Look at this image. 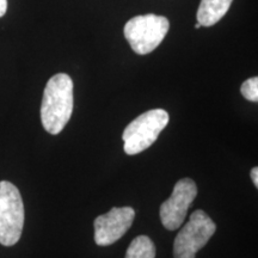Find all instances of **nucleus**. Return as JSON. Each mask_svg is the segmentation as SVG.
I'll return each mask as SVG.
<instances>
[{"label": "nucleus", "mask_w": 258, "mask_h": 258, "mask_svg": "<svg viewBox=\"0 0 258 258\" xmlns=\"http://www.w3.org/2000/svg\"><path fill=\"white\" fill-rule=\"evenodd\" d=\"M73 112V82L66 73L48 80L41 104V121L51 135H57L69 123Z\"/></svg>", "instance_id": "obj_1"}, {"label": "nucleus", "mask_w": 258, "mask_h": 258, "mask_svg": "<svg viewBox=\"0 0 258 258\" xmlns=\"http://www.w3.org/2000/svg\"><path fill=\"white\" fill-rule=\"evenodd\" d=\"M169 120L170 116L164 109H153L138 116L122 134L124 152L128 156H135L152 146Z\"/></svg>", "instance_id": "obj_2"}, {"label": "nucleus", "mask_w": 258, "mask_h": 258, "mask_svg": "<svg viewBox=\"0 0 258 258\" xmlns=\"http://www.w3.org/2000/svg\"><path fill=\"white\" fill-rule=\"evenodd\" d=\"M169 28L167 18L148 14L129 19L124 25L123 32L132 49L139 55H146L163 42Z\"/></svg>", "instance_id": "obj_3"}, {"label": "nucleus", "mask_w": 258, "mask_h": 258, "mask_svg": "<svg viewBox=\"0 0 258 258\" xmlns=\"http://www.w3.org/2000/svg\"><path fill=\"white\" fill-rule=\"evenodd\" d=\"M24 226V205L17 186L0 182V244L12 246L21 239Z\"/></svg>", "instance_id": "obj_4"}, {"label": "nucleus", "mask_w": 258, "mask_h": 258, "mask_svg": "<svg viewBox=\"0 0 258 258\" xmlns=\"http://www.w3.org/2000/svg\"><path fill=\"white\" fill-rule=\"evenodd\" d=\"M217 231V225L206 212L198 209L177 234L173 244L175 258H195Z\"/></svg>", "instance_id": "obj_5"}, {"label": "nucleus", "mask_w": 258, "mask_h": 258, "mask_svg": "<svg viewBox=\"0 0 258 258\" xmlns=\"http://www.w3.org/2000/svg\"><path fill=\"white\" fill-rule=\"evenodd\" d=\"M196 196L198 186L192 179L183 178L176 183L170 198L160 206V220L166 230H178L184 222L188 209Z\"/></svg>", "instance_id": "obj_6"}, {"label": "nucleus", "mask_w": 258, "mask_h": 258, "mask_svg": "<svg viewBox=\"0 0 258 258\" xmlns=\"http://www.w3.org/2000/svg\"><path fill=\"white\" fill-rule=\"evenodd\" d=\"M135 218V211L131 207L111 208L105 214L96 218L95 241L99 246H108L121 239L131 228Z\"/></svg>", "instance_id": "obj_7"}, {"label": "nucleus", "mask_w": 258, "mask_h": 258, "mask_svg": "<svg viewBox=\"0 0 258 258\" xmlns=\"http://www.w3.org/2000/svg\"><path fill=\"white\" fill-rule=\"evenodd\" d=\"M233 0H201L199 6L198 23L201 27H212L217 24L227 14Z\"/></svg>", "instance_id": "obj_8"}, {"label": "nucleus", "mask_w": 258, "mask_h": 258, "mask_svg": "<svg viewBox=\"0 0 258 258\" xmlns=\"http://www.w3.org/2000/svg\"><path fill=\"white\" fill-rule=\"evenodd\" d=\"M156 245L146 235H139L132 241L125 258H156Z\"/></svg>", "instance_id": "obj_9"}, {"label": "nucleus", "mask_w": 258, "mask_h": 258, "mask_svg": "<svg viewBox=\"0 0 258 258\" xmlns=\"http://www.w3.org/2000/svg\"><path fill=\"white\" fill-rule=\"evenodd\" d=\"M241 95L250 102H258V78L252 77L241 84Z\"/></svg>", "instance_id": "obj_10"}, {"label": "nucleus", "mask_w": 258, "mask_h": 258, "mask_svg": "<svg viewBox=\"0 0 258 258\" xmlns=\"http://www.w3.org/2000/svg\"><path fill=\"white\" fill-rule=\"evenodd\" d=\"M8 11V0H0V18Z\"/></svg>", "instance_id": "obj_11"}, {"label": "nucleus", "mask_w": 258, "mask_h": 258, "mask_svg": "<svg viewBox=\"0 0 258 258\" xmlns=\"http://www.w3.org/2000/svg\"><path fill=\"white\" fill-rule=\"evenodd\" d=\"M251 178L253 180V184L256 188H258V169L257 167H253L252 170H251Z\"/></svg>", "instance_id": "obj_12"}, {"label": "nucleus", "mask_w": 258, "mask_h": 258, "mask_svg": "<svg viewBox=\"0 0 258 258\" xmlns=\"http://www.w3.org/2000/svg\"><path fill=\"white\" fill-rule=\"evenodd\" d=\"M195 28H196V29H200V28H201V25H200V24L198 23V24H196V25H195Z\"/></svg>", "instance_id": "obj_13"}]
</instances>
